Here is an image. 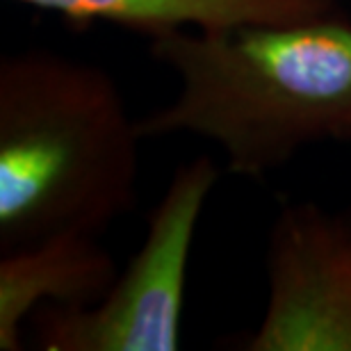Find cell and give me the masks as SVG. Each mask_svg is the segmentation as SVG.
Instances as JSON below:
<instances>
[{
    "instance_id": "1",
    "label": "cell",
    "mask_w": 351,
    "mask_h": 351,
    "mask_svg": "<svg viewBox=\"0 0 351 351\" xmlns=\"http://www.w3.org/2000/svg\"><path fill=\"white\" fill-rule=\"evenodd\" d=\"M178 75V96L137 119L144 139L206 137L226 167L261 178L301 149L335 139L351 119V19L242 23L151 39Z\"/></svg>"
},
{
    "instance_id": "2",
    "label": "cell",
    "mask_w": 351,
    "mask_h": 351,
    "mask_svg": "<svg viewBox=\"0 0 351 351\" xmlns=\"http://www.w3.org/2000/svg\"><path fill=\"white\" fill-rule=\"evenodd\" d=\"M137 119L101 66L51 51L0 62V251L98 235L132 208Z\"/></svg>"
},
{
    "instance_id": "3",
    "label": "cell",
    "mask_w": 351,
    "mask_h": 351,
    "mask_svg": "<svg viewBox=\"0 0 351 351\" xmlns=\"http://www.w3.org/2000/svg\"><path fill=\"white\" fill-rule=\"evenodd\" d=\"M219 180L210 158L176 169L149 217L144 244L87 308H53L39 317L46 351H176L180 342L189 258L203 208Z\"/></svg>"
},
{
    "instance_id": "4",
    "label": "cell",
    "mask_w": 351,
    "mask_h": 351,
    "mask_svg": "<svg viewBox=\"0 0 351 351\" xmlns=\"http://www.w3.org/2000/svg\"><path fill=\"white\" fill-rule=\"evenodd\" d=\"M240 349L351 351V210H280L267 242V306Z\"/></svg>"
},
{
    "instance_id": "5",
    "label": "cell",
    "mask_w": 351,
    "mask_h": 351,
    "mask_svg": "<svg viewBox=\"0 0 351 351\" xmlns=\"http://www.w3.org/2000/svg\"><path fill=\"white\" fill-rule=\"evenodd\" d=\"M96 237L60 233L0 251V349L23 347V324L44 304L87 308L108 294L119 274Z\"/></svg>"
},
{
    "instance_id": "6",
    "label": "cell",
    "mask_w": 351,
    "mask_h": 351,
    "mask_svg": "<svg viewBox=\"0 0 351 351\" xmlns=\"http://www.w3.org/2000/svg\"><path fill=\"white\" fill-rule=\"evenodd\" d=\"M78 27L110 23L149 39L242 23H297L342 12L338 0H12Z\"/></svg>"
},
{
    "instance_id": "7",
    "label": "cell",
    "mask_w": 351,
    "mask_h": 351,
    "mask_svg": "<svg viewBox=\"0 0 351 351\" xmlns=\"http://www.w3.org/2000/svg\"><path fill=\"white\" fill-rule=\"evenodd\" d=\"M340 142H351V119H349V123L345 125V130H342Z\"/></svg>"
}]
</instances>
